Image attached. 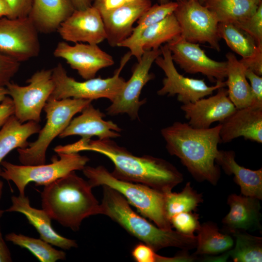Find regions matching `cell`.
Here are the masks:
<instances>
[{
	"instance_id": "60d3db41",
	"label": "cell",
	"mask_w": 262,
	"mask_h": 262,
	"mask_svg": "<svg viewBox=\"0 0 262 262\" xmlns=\"http://www.w3.org/2000/svg\"><path fill=\"white\" fill-rule=\"evenodd\" d=\"M241 63L246 69H249L255 74L262 75V47H259L252 56L240 60Z\"/></svg>"
},
{
	"instance_id": "836d02e7",
	"label": "cell",
	"mask_w": 262,
	"mask_h": 262,
	"mask_svg": "<svg viewBox=\"0 0 262 262\" xmlns=\"http://www.w3.org/2000/svg\"><path fill=\"white\" fill-rule=\"evenodd\" d=\"M178 5V2L172 1L151 5L139 18L137 26L133 28L131 34L126 39H135L147 28L173 14Z\"/></svg>"
},
{
	"instance_id": "3957f363",
	"label": "cell",
	"mask_w": 262,
	"mask_h": 262,
	"mask_svg": "<svg viewBox=\"0 0 262 262\" xmlns=\"http://www.w3.org/2000/svg\"><path fill=\"white\" fill-rule=\"evenodd\" d=\"M88 181L72 171L45 185L41 192L42 206L51 219L74 231L82 221L100 214V206Z\"/></svg>"
},
{
	"instance_id": "e0dca14e",
	"label": "cell",
	"mask_w": 262,
	"mask_h": 262,
	"mask_svg": "<svg viewBox=\"0 0 262 262\" xmlns=\"http://www.w3.org/2000/svg\"><path fill=\"white\" fill-rule=\"evenodd\" d=\"M217 90L214 95L182 104L180 106L191 127L209 128L214 122L223 121L236 109L229 98L227 89L223 87Z\"/></svg>"
},
{
	"instance_id": "4316f807",
	"label": "cell",
	"mask_w": 262,
	"mask_h": 262,
	"mask_svg": "<svg viewBox=\"0 0 262 262\" xmlns=\"http://www.w3.org/2000/svg\"><path fill=\"white\" fill-rule=\"evenodd\" d=\"M40 129L39 123L33 121L21 123L14 115L11 116L0 129V164L14 149L27 147L29 144L28 139Z\"/></svg>"
},
{
	"instance_id": "8992f818",
	"label": "cell",
	"mask_w": 262,
	"mask_h": 262,
	"mask_svg": "<svg viewBox=\"0 0 262 262\" xmlns=\"http://www.w3.org/2000/svg\"><path fill=\"white\" fill-rule=\"evenodd\" d=\"M92 100L67 98L55 99L49 98L43 110L47 121L40 129L37 139L24 148H17L18 159L22 165H35L46 163L47 150L54 139L64 131L73 117Z\"/></svg>"
},
{
	"instance_id": "9a60e30c",
	"label": "cell",
	"mask_w": 262,
	"mask_h": 262,
	"mask_svg": "<svg viewBox=\"0 0 262 262\" xmlns=\"http://www.w3.org/2000/svg\"><path fill=\"white\" fill-rule=\"evenodd\" d=\"M53 55L65 60L84 80L95 78L99 70L114 64L113 57L98 45L76 43L70 45L61 41L57 45Z\"/></svg>"
},
{
	"instance_id": "4dcf8cb0",
	"label": "cell",
	"mask_w": 262,
	"mask_h": 262,
	"mask_svg": "<svg viewBox=\"0 0 262 262\" xmlns=\"http://www.w3.org/2000/svg\"><path fill=\"white\" fill-rule=\"evenodd\" d=\"M218 35L227 46L242 58L252 56L259 47L254 39L235 25L231 23H219Z\"/></svg>"
},
{
	"instance_id": "c3c4849f",
	"label": "cell",
	"mask_w": 262,
	"mask_h": 262,
	"mask_svg": "<svg viewBox=\"0 0 262 262\" xmlns=\"http://www.w3.org/2000/svg\"><path fill=\"white\" fill-rule=\"evenodd\" d=\"M157 0L159 2V3H160V4L164 3H166V2H169V1H171V0ZM174 0L176 2L180 3V2L184 1H185L186 0Z\"/></svg>"
},
{
	"instance_id": "cb8c5ba5",
	"label": "cell",
	"mask_w": 262,
	"mask_h": 262,
	"mask_svg": "<svg viewBox=\"0 0 262 262\" xmlns=\"http://www.w3.org/2000/svg\"><path fill=\"white\" fill-rule=\"evenodd\" d=\"M70 0H33L28 17L39 32L50 33L75 10Z\"/></svg>"
},
{
	"instance_id": "484cf974",
	"label": "cell",
	"mask_w": 262,
	"mask_h": 262,
	"mask_svg": "<svg viewBox=\"0 0 262 262\" xmlns=\"http://www.w3.org/2000/svg\"><path fill=\"white\" fill-rule=\"evenodd\" d=\"M227 59L226 86L228 96L235 108L240 109L251 106L252 94L246 76V68L234 53L228 52Z\"/></svg>"
},
{
	"instance_id": "7402d4cb",
	"label": "cell",
	"mask_w": 262,
	"mask_h": 262,
	"mask_svg": "<svg viewBox=\"0 0 262 262\" xmlns=\"http://www.w3.org/2000/svg\"><path fill=\"white\" fill-rule=\"evenodd\" d=\"M11 201L12 205L5 212H16L24 214L29 223L39 233L40 239L63 249L68 250L78 246L75 240L64 237L56 232L51 226V218L48 213L43 209L32 207L27 196H13Z\"/></svg>"
},
{
	"instance_id": "44dd1931",
	"label": "cell",
	"mask_w": 262,
	"mask_h": 262,
	"mask_svg": "<svg viewBox=\"0 0 262 262\" xmlns=\"http://www.w3.org/2000/svg\"><path fill=\"white\" fill-rule=\"evenodd\" d=\"M180 35V27L173 13L145 29L135 39H125L117 47L129 49L138 61L145 51L159 49L163 44Z\"/></svg>"
},
{
	"instance_id": "ffe728a7",
	"label": "cell",
	"mask_w": 262,
	"mask_h": 262,
	"mask_svg": "<svg viewBox=\"0 0 262 262\" xmlns=\"http://www.w3.org/2000/svg\"><path fill=\"white\" fill-rule=\"evenodd\" d=\"M151 6L150 0H136L101 15L109 45L117 46L130 36L133 24Z\"/></svg>"
},
{
	"instance_id": "ac0fdd59",
	"label": "cell",
	"mask_w": 262,
	"mask_h": 262,
	"mask_svg": "<svg viewBox=\"0 0 262 262\" xmlns=\"http://www.w3.org/2000/svg\"><path fill=\"white\" fill-rule=\"evenodd\" d=\"M219 124L221 143H229L239 137L262 143V108L250 106L236 108Z\"/></svg>"
},
{
	"instance_id": "e575fe53",
	"label": "cell",
	"mask_w": 262,
	"mask_h": 262,
	"mask_svg": "<svg viewBox=\"0 0 262 262\" xmlns=\"http://www.w3.org/2000/svg\"><path fill=\"white\" fill-rule=\"evenodd\" d=\"M131 255L137 262H186L188 260V256L184 253L172 257L161 256L150 246L142 242L133 247Z\"/></svg>"
},
{
	"instance_id": "74e56055",
	"label": "cell",
	"mask_w": 262,
	"mask_h": 262,
	"mask_svg": "<svg viewBox=\"0 0 262 262\" xmlns=\"http://www.w3.org/2000/svg\"><path fill=\"white\" fill-rule=\"evenodd\" d=\"M20 63L0 53V86L5 87L19 70Z\"/></svg>"
},
{
	"instance_id": "b9f144b4",
	"label": "cell",
	"mask_w": 262,
	"mask_h": 262,
	"mask_svg": "<svg viewBox=\"0 0 262 262\" xmlns=\"http://www.w3.org/2000/svg\"><path fill=\"white\" fill-rule=\"evenodd\" d=\"M125 0H94L92 6L96 8L101 16L122 6Z\"/></svg>"
},
{
	"instance_id": "681fc988",
	"label": "cell",
	"mask_w": 262,
	"mask_h": 262,
	"mask_svg": "<svg viewBox=\"0 0 262 262\" xmlns=\"http://www.w3.org/2000/svg\"><path fill=\"white\" fill-rule=\"evenodd\" d=\"M2 188H3V182L0 180V199L1 198V195H2Z\"/></svg>"
},
{
	"instance_id": "d6a6232c",
	"label": "cell",
	"mask_w": 262,
	"mask_h": 262,
	"mask_svg": "<svg viewBox=\"0 0 262 262\" xmlns=\"http://www.w3.org/2000/svg\"><path fill=\"white\" fill-rule=\"evenodd\" d=\"M164 194L165 212L169 220L176 214L195 211L203 202L202 195L193 189L190 182L180 193L170 191Z\"/></svg>"
},
{
	"instance_id": "7c38bea8",
	"label": "cell",
	"mask_w": 262,
	"mask_h": 262,
	"mask_svg": "<svg viewBox=\"0 0 262 262\" xmlns=\"http://www.w3.org/2000/svg\"><path fill=\"white\" fill-rule=\"evenodd\" d=\"M38 31L28 17L0 18V53L20 63L40 51Z\"/></svg>"
},
{
	"instance_id": "5b68a950",
	"label": "cell",
	"mask_w": 262,
	"mask_h": 262,
	"mask_svg": "<svg viewBox=\"0 0 262 262\" xmlns=\"http://www.w3.org/2000/svg\"><path fill=\"white\" fill-rule=\"evenodd\" d=\"M82 171L92 188L105 185L114 189L157 226L164 229H172L166 214L164 193L143 184L117 179L102 165H86Z\"/></svg>"
},
{
	"instance_id": "d590c367",
	"label": "cell",
	"mask_w": 262,
	"mask_h": 262,
	"mask_svg": "<svg viewBox=\"0 0 262 262\" xmlns=\"http://www.w3.org/2000/svg\"><path fill=\"white\" fill-rule=\"evenodd\" d=\"M173 228L179 233L194 236V232L199 229L198 214L192 212H182L173 215L170 219Z\"/></svg>"
},
{
	"instance_id": "7a4b0ae2",
	"label": "cell",
	"mask_w": 262,
	"mask_h": 262,
	"mask_svg": "<svg viewBox=\"0 0 262 262\" xmlns=\"http://www.w3.org/2000/svg\"><path fill=\"white\" fill-rule=\"evenodd\" d=\"M220 125L194 128L188 123L177 121L163 128L162 136L171 155L177 157L196 180L216 185L220 177L215 158L221 143Z\"/></svg>"
},
{
	"instance_id": "ba28073f",
	"label": "cell",
	"mask_w": 262,
	"mask_h": 262,
	"mask_svg": "<svg viewBox=\"0 0 262 262\" xmlns=\"http://www.w3.org/2000/svg\"><path fill=\"white\" fill-rule=\"evenodd\" d=\"M59 159H53L48 164L35 165H16L7 161H2L3 167L0 176L12 181L19 193L25 195L27 185L31 182L37 185H46L72 171L82 170L89 161L86 156L79 153H59Z\"/></svg>"
},
{
	"instance_id": "2e32d148",
	"label": "cell",
	"mask_w": 262,
	"mask_h": 262,
	"mask_svg": "<svg viewBox=\"0 0 262 262\" xmlns=\"http://www.w3.org/2000/svg\"><path fill=\"white\" fill-rule=\"evenodd\" d=\"M57 31L64 40L75 43L98 45L107 38L102 16L93 6L75 10Z\"/></svg>"
},
{
	"instance_id": "4fadbf2b",
	"label": "cell",
	"mask_w": 262,
	"mask_h": 262,
	"mask_svg": "<svg viewBox=\"0 0 262 262\" xmlns=\"http://www.w3.org/2000/svg\"><path fill=\"white\" fill-rule=\"evenodd\" d=\"M161 53L160 48L144 52L133 68L130 79L126 81L119 93L106 108L108 115L114 116L126 114L132 120L139 118V109L147 101L146 99H140L141 92L144 86L154 78L149 70L152 64Z\"/></svg>"
},
{
	"instance_id": "8fae6325",
	"label": "cell",
	"mask_w": 262,
	"mask_h": 262,
	"mask_svg": "<svg viewBox=\"0 0 262 262\" xmlns=\"http://www.w3.org/2000/svg\"><path fill=\"white\" fill-rule=\"evenodd\" d=\"M178 3L174 14L180 27V36L190 42L207 43L220 51L219 22L215 15L198 0H186Z\"/></svg>"
},
{
	"instance_id": "f546056e",
	"label": "cell",
	"mask_w": 262,
	"mask_h": 262,
	"mask_svg": "<svg viewBox=\"0 0 262 262\" xmlns=\"http://www.w3.org/2000/svg\"><path fill=\"white\" fill-rule=\"evenodd\" d=\"M236 239L233 248L227 252L235 262H261L262 261V238L252 235L243 230H235L229 233Z\"/></svg>"
},
{
	"instance_id": "7bdbcfd3",
	"label": "cell",
	"mask_w": 262,
	"mask_h": 262,
	"mask_svg": "<svg viewBox=\"0 0 262 262\" xmlns=\"http://www.w3.org/2000/svg\"><path fill=\"white\" fill-rule=\"evenodd\" d=\"M14 114V106L13 100L7 96L0 102V129Z\"/></svg>"
},
{
	"instance_id": "52a82bcc",
	"label": "cell",
	"mask_w": 262,
	"mask_h": 262,
	"mask_svg": "<svg viewBox=\"0 0 262 262\" xmlns=\"http://www.w3.org/2000/svg\"><path fill=\"white\" fill-rule=\"evenodd\" d=\"M131 56L129 51L122 57L120 66L112 77L102 79L99 76L83 82H78L69 76L62 65L58 64L51 69L55 87L49 98H75L91 100L106 98L112 102L125 83L126 81L120 74Z\"/></svg>"
},
{
	"instance_id": "f6af8a7d",
	"label": "cell",
	"mask_w": 262,
	"mask_h": 262,
	"mask_svg": "<svg viewBox=\"0 0 262 262\" xmlns=\"http://www.w3.org/2000/svg\"><path fill=\"white\" fill-rule=\"evenodd\" d=\"M75 10H82L92 6L94 0H70Z\"/></svg>"
},
{
	"instance_id": "603a6c76",
	"label": "cell",
	"mask_w": 262,
	"mask_h": 262,
	"mask_svg": "<svg viewBox=\"0 0 262 262\" xmlns=\"http://www.w3.org/2000/svg\"><path fill=\"white\" fill-rule=\"evenodd\" d=\"M260 199L251 196L230 195L227 203L229 213L222 220L227 233L235 230H254L261 229Z\"/></svg>"
},
{
	"instance_id": "ee69618b",
	"label": "cell",
	"mask_w": 262,
	"mask_h": 262,
	"mask_svg": "<svg viewBox=\"0 0 262 262\" xmlns=\"http://www.w3.org/2000/svg\"><path fill=\"white\" fill-rule=\"evenodd\" d=\"M5 211L0 209V219ZM12 261L10 250L3 238L0 228V262H10Z\"/></svg>"
},
{
	"instance_id": "ab89813d",
	"label": "cell",
	"mask_w": 262,
	"mask_h": 262,
	"mask_svg": "<svg viewBox=\"0 0 262 262\" xmlns=\"http://www.w3.org/2000/svg\"><path fill=\"white\" fill-rule=\"evenodd\" d=\"M11 10L10 18L28 16L31 11L33 0H5Z\"/></svg>"
},
{
	"instance_id": "d4e9b609",
	"label": "cell",
	"mask_w": 262,
	"mask_h": 262,
	"mask_svg": "<svg viewBox=\"0 0 262 262\" xmlns=\"http://www.w3.org/2000/svg\"><path fill=\"white\" fill-rule=\"evenodd\" d=\"M233 150H219L215 163L224 172L233 175L235 182L240 186L241 194L262 199V168L253 170L240 165L236 162Z\"/></svg>"
},
{
	"instance_id": "7dc6e473",
	"label": "cell",
	"mask_w": 262,
	"mask_h": 262,
	"mask_svg": "<svg viewBox=\"0 0 262 262\" xmlns=\"http://www.w3.org/2000/svg\"><path fill=\"white\" fill-rule=\"evenodd\" d=\"M8 96V91L6 87L0 86V102Z\"/></svg>"
},
{
	"instance_id": "30bf717a",
	"label": "cell",
	"mask_w": 262,
	"mask_h": 262,
	"mask_svg": "<svg viewBox=\"0 0 262 262\" xmlns=\"http://www.w3.org/2000/svg\"><path fill=\"white\" fill-rule=\"evenodd\" d=\"M161 55L154 62L164 72L163 86L157 91L159 96H177V100L182 104L192 102L211 96L214 91L226 87V82H216L214 85H208L203 79L185 77L175 66L171 53L166 44L160 47Z\"/></svg>"
},
{
	"instance_id": "d6986e66",
	"label": "cell",
	"mask_w": 262,
	"mask_h": 262,
	"mask_svg": "<svg viewBox=\"0 0 262 262\" xmlns=\"http://www.w3.org/2000/svg\"><path fill=\"white\" fill-rule=\"evenodd\" d=\"M105 116L104 113L91 103L82 109L80 115L72 119L59 136L63 138L79 135L83 139H90L93 136L98 139L120 137L122 129L112 121L104 120Z\"/></svg>"
},
{
	"instance_id": "8d00e7d4",
	"label": "cell",
	"mask_w": 262,
	"mask_h": 262,
	"mask_svg": "<svg viewBox=\"0 0 262 262\" xmlns=\"http://www.w3.org/2000/svg\"><path fill=\"white\" fill-rule=\"evenodd\" d=\"M235 25L251 36L258 46L262 47V2L252 16Z\"/></svg>"
},
{
	"instance_id": "f35d334b",
	"label": "cell",
	"mask_w": 262,
	"mask_h": 262,
	"mask_svg": "<svg viewBox=\"0 0 262 262\" xmlns=\"http://www.w3.org/2000/svg\"><path fill=\"white\" fill-rule=\"evenodd\" d=\"M246 76L249 82L252 94L251 106L262 108V77L249 69H246Z\"/></svg>"
},
{
	"instance_id": "83f0119b",
	"label": "cell",
	"mask_w": 262,
	"mask_h": 262,
	"mask_svg": "<svg viewBox=\"0 0 262 262\" xmlns=\"http://www.w3.org/2000/svg\"><path fill=\"white\" fill-rule=\"evenodd\" d=\"M262 0H207L203 4L219 23L237 24L252 16Z\"/></svg>"
},
{
	"instance_id": "f907efd6",
	"label": "cell",
	"mask_w": 262,
	"mask_h": 262,
	"mask_svg": "<svg viewBox=\"0 0 262 262\" xmlns=\"http://www.w3.org/2000/svg\"><path fill=\"white\" fill-rule=\"evenodd\" d=\"M207 0H198V1L202 4H203Z\"/></svg>"
},
{
	"instance_id": "f1b7e54d",
	"label": "cell",
	"mask_w": 262,
	"mask_h": 262,
	"mask_svg": "<svg viewBox=\"0 0 262 262\" xmlns=\"http://www.w3.org/2000/svg\"><path fill=\"white\" fill-rule=\"evenodd\" d=\"M197 232L196 250L194 256L224 253L233 246L234 241L231 236L220 232L217 225L213 222H208L200 225Z\"/></svg>"
},
{
	"instance_id": "277c9868",
	"label": "cell",
	"mask_w": 262,
	"mask_h": 262,
	"mask_svg": "<svg viewBox=\"0 0 262 262\" xmlns=\"http://www.w3.org/2000/svg\"><path fill=\"white\" fill-rule=\"evenodd\" d=\"M102 187L100 214L109 217L141 242L156 252L167 247H176L185 250L196 248V236H189L172 229H164L154 225L134 212L117 191L107 186Z\"/></svg>"
},
{
	"instance_id": "bcb514c9",
	"label": "cell",
	"mask_w": 262,
	"mask_h": 262,
	"mask_svg": "<svg viewBox=\"0 0 262 262\" xmlns=\"http://www.w3.org/2000/svg\"><path fill=\"white\" fill-rule=\"evenodd\" d=\"M11 15V9L5 0H0V18L10 17Z\"/></svg>"
},
{
	"instance_id": "5bb4252c",
	"label": "cell",
	"mask_w": 262,
	"mask_h": 262,
	"mask_svg": "<svg viewBox=\"0 0 262 262\" xmlns=\"http://www.w3.org/2000/svg\"><path fill=\"white\" fill-rule=\"evenodd\" d=\"M174 63L189 74L200 73L212 82L224 81L227 62L210 58L198 43L186 41L180 35L167 42Z\"/></svg>"
},
{
	"instance_id": "6da1fadb",
	"label": "cell",
	"mask_w": 262,
	"mask_h": 262,
	"mask_svg": "<svg viewBox=\"0 0 262 262\" xmlns=\"http://www.w3.org/2000/svg\"><path fill=\"white\" fill-rule=\"evenodd\" d=\"M57 153H79L90 151L102 154L114 165L112 175L121 180L147 185L164 193L183 180L182 174L164 159L150 155H134L110 138L82 139L65 146H58Z\"/></svg>"
},
{
	"instance_id": "1f68e13d",
	"label": "cell",
	"mask_w": 262,
	"mask_h": 262,
	"mask_svg": "<svg viewBox=\"0 0 262 262\" xmlns=\"http://www.w3.org/2000/svg\"><path fill=\"white\" fill-rule=\"evenodd\" d=\"M5 238L7 241L28 249L41 262H55L64 260L66 258L65 252L55 249L51 245L40 238L36 239L14 232L6 234Z\"/></svg>"
},
{
	"instance_id": "816d5d0a",
	"label": "cell",
	"mask_w": 262,
	"mask_h": 262,
	"mask_svg": "<svg viewBox=\"0 0 262 262\" xmlns=\"http://www.w3.org/2000/svg\"><path fill=\"white\" fill-rule=\"evenodd\" d=\"M135 0H125V1L126 2H131V1H135Z\"/></svg>"
},
{
	"instance_id": "9c48e42d",
	"label": "cell",
	"mask_w": 262,
	"mask_h": 262,
	"mask_svg": "<svg viewBox=\"0 0 262 262\" xmlns=\"http://www.w3.org/2000/svg\"><path fill=\"white\" fill-rule=\"evenodd\" d=\"M26 82L28 84L26 86L10 82L5 86L14 103V115L21 123H39L42 111L55 87L52 69L38 70Z\"/></svg>"
}]
</instances>
